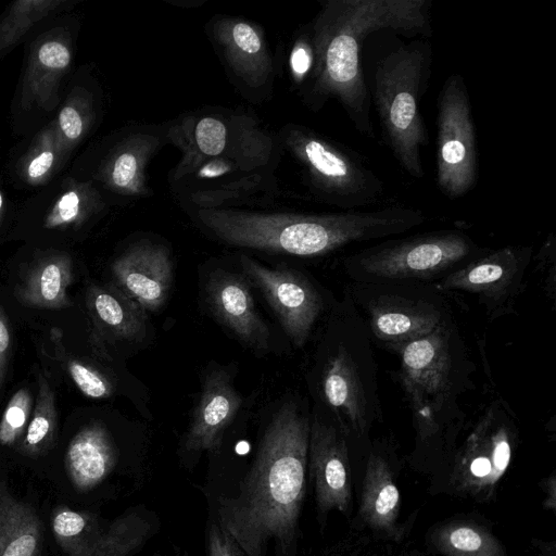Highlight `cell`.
I'll return each mask as SVG.
<instances>
[{"label":"cell","instance_id":"obj_9","mask_svg":"<svg viewBox=\"0 0 556 556\" xmlns=\"http://www.w3.org/2000/svg\"><path fill=\"white\" fill-rule=\"evenodd\" d=\"M486 250L462 230L445 229L386 238L344 257L343 269L351 282L434 285Z\"/></svg>","mask_w":556,"mask_h":556},{"label":"cell","instance_id":"obj_37","mask_svg":"<svg viewBox=\"0 0 556 556\" xmlns=\"http://www.w3.org/2000/svg\"><path fill=\"white\" fill-rule=\"evenodd\" d=\"M399 502V491L395 485L388 484L379 493L376 500V510L384 515L393 509Z\"/></svg>","mask_w":556,"mask_h":556},{"label":"cell","instance_id":"obj_40","mask_svg":"<svg viewBox=\"0 0 556 556\" xmlns=\"http://www.w3.org/2000/svg\"><path fill=\"white\" fill-rule=\"evenodd\" d=\"M3 197H2V193L0 191V223L2 220V216H3Z\"/></svg>","mask_w":556,"mask_h":556},{"label":"cell","instance_id":"obj_38","mask_svg":"<svg viewBox=\"0 0 556 556\" xmlns=\"http://www.w3.org/2000/svg\"><path fill=\"white\" fill-rule=\"evenodd\" d=\"M492 463L494 464V456L490 459L486 455H477L470 463V471L476 477H485L492 470Z\"/></svg>","mask_w":556,"mask_h":556},{"label":"cell","instance_id":"obj_14","mask_svg":"<svg viewBox=\"0 0 556 556\" xmlns=\"http://www.w3.org/2000/svg\"><path fill=\"white\" fill-rule=\"evenodd\" d=\"M228 77L255 103L273 96L276 65L264 28L242 16L215 15L205 27Z\"/></svg>","mask_w":556,"mask_h":556},{"label":"cell","instance_id":"obj_23","mask_svg":"<svg viewBox=\"0 0 556 556\" xmlns=\"http://www.w3.org/2000/svg\"><path fill=\"white\" fill-rule=\"evenodd\" d=\"M72 280L71 256L62 252H52L28 267L14 294L21 303L30 307L61 309L72 304L67 295Z\"/></svg>","mask_w":556,"mask_h":556},{"label":"cell","instance_id":"obj_32","mask_svg":"<svg viewBox=\"0 0 556 556\" xmlns=\"http://www.w3.org/2000/svg\"><path fill=\"white\" fill-rule=\"evenodd\" d=\"M66 371L79 391L90 399H106L113 393V384L97 368L78 359L65 362Z\"/></svg>","mask_w":556,"mask_h":556},{"label":"cell","instance_id":"obj_33","mask_svg":"<svg viewBox=\"0 0 556 556\" xmlns=\"http://www.w3.org/2000/svg\"><path fill=\"white\" fill-rule=\"evenodd\" d=\"M531 265L533 271L540 275L547 299L555 307L556 302V238L551 233L541 244L536 254H533Z\"/></svg>","mask_w":556,"mask_h":556},{"label":"cell","instance_id":"obj_31","mask_svg":"<svg viewBox=\"0 0 556 556\" xmlns=\"http://www.w3.org/2000/svg\"><path fill=\"white\" fill-rule=\"evenodd\" d=\"M288 66L292 84L301 93L306 87L314 67V52L308 25L302 27L294 37Z\"/></svg>","mask_w":556,"mask_h":556},{"label":"cell","instance_id":"obj_19","mask_svg":"<svg viewBox=\"0 0 556 556\" xmlns=\"http://www.w3.org/2000/svg\"><path fill=\"white\" fill-rule=\"evenodd\" d=\"M205 290L207 304L215 318L243 344L255 352L265 353L269 330L257 313L245 279L217 269L211 274Z\"/></svg>","mask_w":556,"mask_h":556},{"label":"cell","instance_id":"obj_35","mask_svg":"<svg viewBox=\"0 0 556 556\" xmlns=\"http://www.w3.org/2000/svg\"><path fill=\"white\" fill-rule=\"evenodd\" d=\"M11 352V331L8 317L0 305V393L5 380Z\"/></svg>","mask_w":556,"mask_h":556},{"label":"cell","instance_id":"obj_25","mask_svg":"<svg viewBox=\"0 0 556 556\" xmlns=\"http://www.w3.org/2000/svg\"><path fill=\"white\" fill-rule=\"evenodd\" d=\"M105 204L92 182L71 180L46 214L43 226L48 229L79 227Z\"/></svg>","mask_w":556,"mask_h":556},{"label":"cell","instance_id":"obj_24","mask_svg":"<svg viewBox=\"0 0 556 556\" xmlns=\"http://www.w3.org/2000/svg\"><path fill=\"white\" fill-rule=\"evenodd\" d=\"M40 547L36 513L0 485V556H39Z\"/></svg>","mask_w":556,"mask_h":556},{"label":"cell","instance_id":"obj_22","mask_svg":"<svg viewBox=\"0 0 556 556\" xmlns=\"http://www.w3.org/2000/svg\"><path fill=\"white\" fill-rule=\"evenodd\" d=\"M96 330L112 340L137 341L146 333V312L114 285H91L86 293Z\"/></svg>","mask_w":556,"mask_h":556},{"label":"cell","instance_id":"obj_16","mask_svg":"<svg viewBox=\"0 0 556 556\" xmlns=\"http://www.w3.org/2000/svg\"><path fill=\"white\" fill-rule=\"evenodd\" d=\"M168 143L165 124H139L126 129L100 162L96 178L121 199L142 200L152 194L147 169Z\"/></svg>","mask_w":556,"mask_h":556},{"label":"cell","instance_id":"obj_3","mask_svg":"<svg viewBox=\"0 0 556 556\" xmlns=\"http://www.w3.org/2000/svg\"><path fill=\"white\" fill-rule=\"evenodd\" d=\"M431 0H324L308 24L314 67L300 96L313 111L334 99L355 129L374 140L370 96L362 43L378 30L406 36L431 34Z\"/></svg>","mask_w":556,"mask_h":556},{"label":"cell","instance_id":"obj_7","mask_svg":"<svg viewBox=\"0 0 556 556\" xmlns=\"http://www.w3.org/2000/svg\"><path fill=\"white\" fill-rule=\"evenodd\" d=\"M432 54L425 38L402 45L376 64L368 86L384 141L414 178L424 176L421 150L429 143L419 105L430 79Z\"/></svg>","mask_w":556,"mask_h":556},{"label":"cell","instance_id":"obj_28","mask_svg":"<svg viewBox=\"0 0 556 556\" xmlns=\"http://www.w3.org/2000/svg\"><path fill=\"white\" fill-rule=\"evenodd\" d=\"M62 0H18L0 21V53L14 46L36 23L65 4Z\"/></svg>","mask_w":556,"mask_h":556},{"label":"cell","instance_id":"obj_18","mask_svg":"<svg viewBox=\"0 0 556 556\" xmlns=\"http://www.w3.org/2000/svg\"><path fill=\"white\" fill-rule=\"evenodd\" d=\"M114 286L146 313L165 303L173 279L169 250L160 243L138 242L111 265Z\"/></svg>","mask_w":556,"mask_h":556},{"label":"cell","instance_id":"obj_21","mask_svg":"<svg viewBox=\"0 0 556 556\" xmlns=\"http://www.w3.org/2000/svg\"><path fill=\"white\" fill-rule=\"evenodd\" d=\"M117 464V446L101 422H92L83 428L66 450V471L79 492L99 486L114 472Z\"/></svg>","mask_w":556,"mask_h":556},{"label":"cell","instance_id":"obj_11","mask_svg":"<svg viewBox=\"0 0 556 556\" xmlns=\"http://www.w3.org/2000/svg\"><path fill=\"white\" fill-rule=\"evenodd\" d=\"M534 251L532 245H506L488 249L480 256L454 269L434 287L447 299L470 295L494 321L515 312L526 290L527 271Z\"/></svg>","mask_w":556,"mask_h":556},{"label":"cell","instance_id":"obj_2","mask_svg":"<svg viewBox=\"0 0 556 556\" xmlns=\"http://www.w3.org/2000/svg\"><path fill=\"white\" fill-rule=\"evenodd\" d=\"M311 419L295 402L274 415L237 490L211 513L247 556H294L305 493Z\"/></svg>","mask_w":556,"mask_h":556},{"label":"cell","instance_id":"obj_6","mask_svg":"<svg viewBox=\"0 0 556 556\" xmlns=\"http://www.w3.org/2000/svg\"><path fill=\"white\" fill-rule=\"evenodd\" d=\"M331 308L316 372L320 410L346 437L364 438L382 417L374 342L346 291Z\"/></svg>","mask_w":556,"mask_h":556},{"label":"cell","instance_id":"obj_26","mask_svg":"<svg viewBox=\"0 0 556 556\" xmlns=\"http://www.w3.org/2000/svg\"><path fill=\"white\" fill-rule=\"evenodd\" d=\"M94 118L92 94L84 88H75L53 122L58 144L63 155L67 154L88 135Z\"/></svg>","mask_w":556,"mask_h":556},{"label":"cell","instance_id":"obj_4","mask_svg":"<svg viewBox=\"0 0 556 556\" xmlns=\"http://www.w3.org/2000/svg\"><path fill=\"white\" fill-rule=\"evenodd\" d=\"M186 210L198 226L228 245L302 257L323 256L352 243L394 237L427 220L421 210L402 204L327 213L243 207Z\"/></svg>","mask_w":556,"mask_h":556},{"label":"cell","instance_id":"obj_30","mask_svg":"<svg viewBox=\"0 0 556 556\" xmlns=\"http://www.w3.org/2000/svg\"><path fill=\"white\" fill-rule=\"evenodd\" d=\"M31 395L27 388L17 390L9 401L0 420V444L13 445L23 434L30 414Z\"/></svg>","mask_w":556,"mask_h":556},{"label":"cell","instance_id":"obj_15","mask_svg":"<svg viewBox=\"0 0 556 556\" xmlns=\"http://www.w3.org/2000/svg\"><path fill=\"white\" fill-rule=\"evenodd\" d=\"M240 264L245 277L261 291L294 346L309 339L328 301L315 283L294 269H271L247 255Z\"/></svg>","mask_w":556,"mask_h":556},{"label":"cell","instance_id":"obj_29","mask_svg":"<svg viewBox=\"0 0 556 556\" xmlns=\"http://www.w3.org/2000/svg\"><path fill=\"white\" fill-rule=\"evenodd\" d=\"M64 156L56 140L53 123L42 129L21 162L24 180L38 186L45 184Z\"/></svg>","mask_w":556,"mask_h":556},{"label":"cell","instance_id":"obj_10","mask_svg":"<svg viewBox=\"0 0 556 556\" xmlns=\"http://www.w3.org/2000/svg\"><path fill=\"white\" fill-rule=\"evenodd\" d=\"M345 291L372 342L388 351L431 333L453 317L447 298L434 285L350 282Z\"/></svg>","mask_w":556,"mask_h":556},{"label":"cell","instance_id":"obj_36","mask_svg":"<svg viewBox=\"0 0 556 556\" xmlns=\"http://www.w3.org/2000/svg\"><path fill=\"white\" fill-rule=\"evenodd\" d=\"M451 544L460 551H476L481 545V539L477 532L469 528H460L452 532L450 536Z\"/></svg>","mask_w":556,"mask_h":556},{"label":"cell","instance_id":"obj_27","mask_svg":"<svg viewBox=\"0 0 556 556\" xmlns=\"http://www.w3.org/2000/svg\"><path fill=\"white\" fill-rule=\"evenodd\" d=\"M56 429L54 393L43 371L38 378V393L33 418L26 428L20 450L26 455L43 452L53 441Z\"/></svg>","mask_w":556,"mask_h":556},{"label":"cell","instance_id":"obj_39","mask_svg":"<svg viewBox=\"0 0 556 556\" xmlns=\"http://www.w3.org/2000/svg\"><path fill=\"white\" fill-rule=\"evenodd\" d=\"M153 556H190L186 551L173 546L170 549L165 551L164 553H156Z\"/></svg>","mask_w":556,"mask_h":556},{"label":"cell","instance_id":"obj_12","mask_svg":"<svg viewBox=\"0 0 556 556\" xmlns=\"http://www.w3.org/2000/svg\"><path fill=\"white\" fill-rule=\"evenodd\" d=\"M437 104V186L454 200L470 192L479 176L476 128L462 75L446 78Z\"/></svg>","mask_w":556,"mask_h":556},{"label":"cell","instance_id":"obj_13","mask_svg":"<svg viewBox=\"0 0 556 556\" xmlns=\"http://www.w3.org/2000/svg\"><path fill=\"white\" fill-rule=\"evenodd\" d=\"M54 538L67 556H131L160 528L156 515L143 505L103 520L89 511L59 507L51 518Z\"/></svg>","mask_w":556,"mask_h":556},{"label":"cell","instance_id":"obj_8","mask_svg":"<svg viewBox=\"0 0 556 556\" xmlns=\"http://www.w3.org/2000/svg\"><path fill=\"white\" fill-rule=\"evenodd\" d=\"M277 136L313 200L341 211L383 202L386 185L363 155L303 125L287 124Z\"/></svg>","mask_w":556,"mask_h":556},{"label":"cell","instance_id":"obj_20","mask_svg":"<svg viewBox=\"0 0 556 556\" xmlns=\"http://www.w3.org/2000/svg\"><path fill=\"white\" fill-rule=\"evenodd\" d=\"M68 38L52 34L38 39L31 46L23 79L22 105L53 109L59 101L58 91L62 77L72 63Z\"/></svg>","mask_w":556,"mask_h":556},{"label":"cell","instance_id":"obj_17","mask_svg":"<svg viewBox=\"0 0 556 556\" xmlns=\"http://www.w3.org/2000/svg\"><path fill=\"white\" fill-rule=\"evenodd\" d=\"M241 404L242 399L226 371L215 369L205 376L190 425L181 440L186 464L197 460L202 453L219 451L224 433Z\"/></svg>","mask_w":556,"mask_h":556},{"label":"cell","instance_id":"obj_34","mask_svg":"<svg viewBox=\"0 0 556 556\" xmlns=\"http://www.w3.org/2000/svg\"><path fill=\"white\" fill-rule=\"evenodd\" d=\"M206 556H247L210 514L206 526Z\"/></svg>","mask_w":556,"mask_h":556},{"label":"cell","instance_id":"obj_1","mask_svg":"<svg viewBox=\"0 0 556 556\" xmlns=\"http://www.w3.org/2000/svg\"><path fill=\"white\" fill-rule=\"evenodd\" d=\"M166 126L168 143L181 152L168 184L185 208L264 204L280 193L278 136L253 113L205 108Z\"/></svg>","mask_w":556,"mask_h":556},{"label":"cell","instance_id":"obj_5","mask_svg":"<svg viewBox=\"0 0 556 556\" xmlns=\"http://www.w3.org/2000/svg\"><path fill=\"white\" fill-rule=\"evenodd\" d=\"M390 352L400 359L397 379L417 439L428 444L455 437L469 417L463 399L476 389L477 368L454 317Z\"/></svg>","mask_w":556,"mask_h":556}]
</instances>
